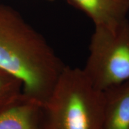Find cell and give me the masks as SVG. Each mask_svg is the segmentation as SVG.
Returning <instances> with one entry per match:
<instances>
[{
	"label": "cell",
	"instance_id": "cell-1",
	"mask_svg": "<svg viewBox=\"0 0 129 129\" xmlns=\"http://www.w3.org/2000/svg\"><path fill=\"white\" fill-rule=\"evenodd\" d=\"M65 67L18 11L0 4V69L22 82L24 96L44 104Z\"/></svg>",
	"mask_w": 129,
	"mask_h": 129
},
{
	"label": "cell",
	"instance_id": "cell-2",
	"mask_svg": "<svg viewBox=\"0 0 129 129\" xmlns=\"http://www.w3.org/2000/svg\"><path fill=\"white\" fill-rule=\"evenodd\" d=\"M104 94L83 69L66 66L40 109V129H103Z\"/></svg>",
	"mask_w": 129,
	"mask_h": 129
},
{
	"label": "cell",
	"instance_id": "cell-3",
	"mask_svg": "<svg viewBox=\"0 0 129 129\" xmlns=\"http://www.w3.org/2000/svg\"><path fill=\"white\" fill-rule=\"evenodd\" d=\"M94 27L82 69L95 87L104 91L129 80V21Z\"/></svg>",
	"mask_w": 129,
	"mask_h": 129
},
{
	"label": "cell",
	"instance_id": "cell-4",
	"mask_svg": "<svg viewBox=\"0 0 129 129\" xmlns=\"http://www.w3.org/2000/svg\"><path fill=\"white\" fill-rule=\"evenodd\" d=\"M81 11L95 26H112L127 19L129 0H67Z\"/></svg>",
	"mask_w": 129,
	"mask_h": 129
},
{
	"label": "cell",
	"instance_id": "cell-5",
	"mask_svg": "<svg viewBox=\"0 0 129 129\" xmlns=\"http://www.w3.org/2000/svg\"><path fill=\"white\" fill-rule=\"evenodd\" d=\"M103 129H129V80L104 91Z\"/></svg>",
	"mask_w": 129,
	"mask_h": 129
},
{
	"label": "cell",
	"instance_id": "cell-6",
	"mask_svg": "<svg viewBox=\"0 0 129 129\" xmlns=\"http://www.w3.org/2000/svg\"><path fill=\"white\" fill-rule=\"evenodd\" d=\"M41 106L22 94L13 104L0 112V129H40Z\"/></svg>",
	"mask_w": 129,
	"mask_h": 129
},
{
	"label": "cell",
	"instance_id": "cell-7",
	"mask_svg": "<svg viewBox=\"0 0 129 129\" xmlns=\"http://www.w3.org/2000/svg\"><path fill=\"white\" fill-rule=\"evenodd\" d=\"M23 86L19 79L0 69V112L22 96Z\"/></svg>",
	"mask_w": 129,
	"mask_h": 129
},
{
	"label": "cell",
	"instance_id": "cell-8",
	"mask_svg": "<svg viewBox=\"0 0 129 129\" xmlns=\"http://www.w3.org/2000/svg\"><path fill=\"white\" fill-rule=\"evenodd\" d=\"M47 1H54V0H47Z\"/></svg>",
	"mask_w": 129,
	"mask_h": 129
}]
</instances>
